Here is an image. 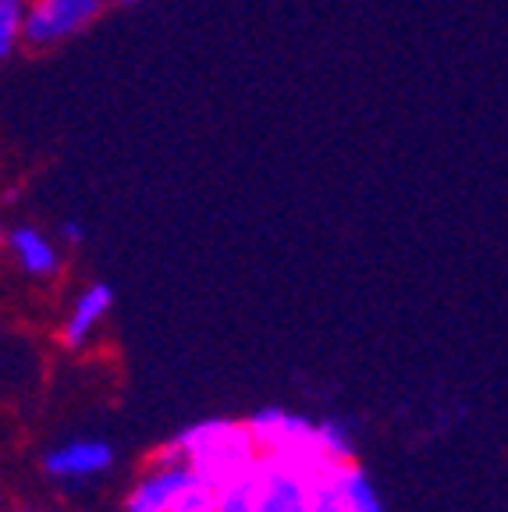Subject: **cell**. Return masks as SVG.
I'll return each instance as SVG.
<instances>
[{"label": "cell", "mask_w": 508, "mask_h": 512, "mask_svg": "<svg viewBox=\"0 0 508 512\" xmlns=\"http://www.w3.org/2000/svg\"><path fill=\"white\" fill-rule=\"evenodd\" d=\"M256 459H260V448H256L246 424H239V420H203V424L185 427L164 448H157L153 463L157 466L185 463L207 488L224 491V488L249 484V477L256 470Z\"/></svg>", "instance_id": "6da1fadb"}, {"label": "cell", "mask_w": 508, "mask_h": 512, "mask_svg": "<svg viewBox=\"0 0 508 512\" xmlns=\"http://www.w3.org/2000/svg\"><path fill=\"white\" fill-rule=\"evenodd\" d=\"M246 427L263 456L288 459V463L302 466L306 473L320 470V466L327 463L317 448V424L302 420V416H292V413H285V409L270 406L249 416Z\"/></svg>", "instance_id": "7a4b0ae2"}, {"label": "cell", "mask_w": 508, "mask_h": 512, "mask_svg": "<svg viewBox=\"0 0 508 512\" xmlns=\"http://www.w3.org/2000/svg\"><path fill=\"white\" fill-rule=\"evenodd\" d=\"M306 488L310 473L302 466L260 452L249 477V505L253 512H306Z\"/></svg>", "instance_id": "3957f363"}, {"label": "cell", "mask_w": 508, "mask_h": 512, "mask_svg": "<svg viewBox=\"0 0 508 512\" xmlns=\"http://www.w3.org/2000/svg\"><path fill=\"white\" fill-rule=\"evenodd\" d=\"M104 0H36L29 15H22V36L29 47H47L72 32L86 29Z\"/></svg>", "instance_id": "277c9868"}, {"label": "cell", "mask_w": 508, "mask_h": 512, "mask_svg": "<svg viewBox=\"0 0 508 512\" xmlns=\"http://www.w3.org/2000/svg\"><path fill=\"white\" fill-rule=\"evenodd\" d=\"M196 473L189 470L185 463L175 466H157L153 463L150 473L139 477V484L132 488L125 502V512H175L178 509V498L185 495Z\"/></svg>", "instance_id": "5b68a950"}, {"label": "cell", "mask_w": 508, "mask_h": 512, "mask_svg": "<svg viewBox=\"0 0 508 512\" xmlns=\"http://www.w3.org/2000/svg\"><path fill=\"white\" fill-rule=\"evenodd\" d=\"M114 463V448L107 441H68V445L54 448L47 456V473L57 480H86L96 477V473H104L107 466Z\"/></svg>", "instance_id": "8992f818"}, {"label": "cell", "mask_w": 508, "mask_h": 512, "mask_svg": "<svg viewBox=\"0 0 508 512\" xmlns=\"http://www.w3.org/2000/svg\"><path fill=\"white\" fill-rule=\"evenodd\" d=\"M114 306V292L107 285H93L86 288L79 296V303L72 306V317L64 320V345H72V349H79V345L89 342V335H93L96 328H100V320L111 313Z\"/></svg>", "instance_id": "52a82bcc"}, {"label": "cell", "mask_w": 508, "mask_h": 512, "mask_svg": "<svg viewBox=\"0 0 508 512\" xmlns=\"http://www.w3.org/2000/svg\"><path fill=\"white\" fill-rule=\"evenodd\" d=\"M334 477H338L342 512H384L381 495H377L374 484H370V477H366V473L359 470V466L352 463V459H349V463H338Z\"/></svg>", "instance_id": "ba28073f"}, {"label": "cell", "mask_w": 508, "mask_h": 512, "mask_svg": "<svg viewBox=\"0 0 508 512\" xmlns=\"http://www.w3.org/2000/svg\"><path fill=\"white\" fill-rule=\"evenodd\" d=\"M11 249H15L18 264L29 274H54L57 271V253L36 228H15L11 232Z\"/></svg>", "instance_id": "9c48e42d"}, {"label": "cell", "mask_w": 508, "mask_h": 512, "mask_svg": "<svg viewBox=\"0 0 508 512\" xmlns=\"http://www.w3.org/2000/svg\"><path fill=\"white\" fill-rule=\"evenodd\" d=\"M317 448L327 463H349L352 459V434L345 424L338 420H327V424H317Z\"/></svg>", "instance_id": "30bf717a"}, {"label": "cell", "mask_w": 508, "mask_h": 512, "mask_svg": "<svg viewBox=\"0 0 508 512\" xmlns=\"http://www.w3.org/2000/svg\"><path fill=\"white\" fill-rule=\"evenodd\" d=\"M25 0H0V57H8L22 32Z\"/></svg>", "instance_id": "8fae6325"}, {"label": "cell", "mask_w": 508, "mask_h": 512, "mask_svg": "<svg viewBox=\"0 0 508 512\" xmlns=\"http://www.w3.org/2000/svg\"><path fill=\"white\" fill-rule=\"evenodd\" d=\"M210 512H253V505H249V484L217 491L214 509H210Z\"/></svg>", "instance_id": "7c38bea8"}, {"label": "cell", "mask_w": 508, "mask_h": 512, "mask_svg": "<svg viewBox=\"0 0 508 512\" xmlns=\"http://www.w3.org/2000/svg\"><path fill=\"white\" fill-rule=\"evenodd\" d=\"M64 235H68V239H82V224L79 221H64Z\"/></svg>", "instance_id": "4fadbf2b"}, {"label": "cell", "mask_w": 508, "mask_h": 512, "mask_svg": "<svg viewBox=\"0 0 508 512\" xmlns=\"http://www.w3.org/2000/svg\"><path fill=\"white\" fill-rule=\"evenodd\" d=\"M0 239H4V232H0Z\"/></svg>", "instance_id": "5bb4252c"}, {"label": "cell", "mask_w": 508, "mask_h": 512, "mask_svg": "<svg viewBox=\"0 0 508 512\" xmlns=\"http://www.w3.org/2000/svg\"><path fill=\"white\" fill-rule=\"evenodd\" d=\"M125 4H132V0H125Z\"/></svg>", "instance_id": "9a60e30c"}]
</instances>
